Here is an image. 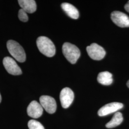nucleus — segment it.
Listing matches in <instances>:
<instances>
[{"label": "nucleus", "mask_w": 129, "mask_h": 129, "mask_svg": "<svg viewBox=\"0 0 129 129\" xmlns=\"http://www.w3.org/2000/svg\"><path fill=\"white\" fill-rule=\"evenodd\" d=\"M18 3L22 9L26 13L32 14L37 10V4L34 0H19Z\"/></svg>", "instance_id": "9b49d317"}, {"label": "nucleus", "mask_w": 129, "mask_h": 129, "mask_svg": "<svg viewBox=\"0 0 129 129\" xmlns=\"http://www.w3.org/2000/svg\"><path fill=\"white\" fill-rule=\"evenodd\" d=\"M1 101H2V97H1V95L0 94V103H1Z\"/></svg>", "instance_id": "6ab92c4d"}, {"label": "nucleus", "mask_w": 129, "mask_h": 129, "mask_svg": "<svg viewBox=\"0 0 129 129\" xmlns=\"http://www.w3.org/2000/svg\"><path fill=\"white\" fill-rule=\"evenodd\" d=\"M123 107L122 103L120 102H112L102 107L98 112L99 116L102 117L115 112Z\"/></svg>", "instance_id": "1a4fd4ad"}, {"label": "nucleus", "mask_w": 129, "mask_h": 129, "mask_svg": "<svg viewBox=\"0 0 129 129\" xmlns=\"http://www.w3.org/2000/svg\"><path fill=\"white\" fill-rule=\"evenodd\" d=\"M124 8L125 10L129 13V1L125 5Z\"/></svg>", "instance_id": "f3484780"}, {"label": "nucleus", "mask_w": 129, "mask_h": 129, "mask_svg": "<svg viewBox=\"0 0 129 129\" xmlns=\"http://www.w3.org/2000/svg\"><path fill=\"white\" fill-rule=\"evenodd\" d=\"M62 51L64 57L72 64H75L80 56V51L78 48L69 43H64L62 46Z\"/></svg>", "instance_id": "7ed1b4c3"}, {"label": "nucleus", "mask_w": 129, "mask_h": 129, "mask_svg": "<svg viewBox=\"0 0 129 129\" xmlns=\"http://www.w3.org/2000/svg\"><path fill=\"white\" fill-rule=\"evenodd\" d=\"M97 80L103 85H110L113 82L112 75L108 71L102 72L98 75Z\"/></svg>", "instance_id": "ddd939ff"}, {"label": "nucleus", "mask_w": 129, "mask_h": 129, "mask_svg": "<svg viewBox=\"0 0 129 129\" xmlns=\"http://www.w3.org/2000/svg\"><path fill=\"white\" fill-rule=\"evenodd\" d=\"M40 103L46 112L50 114L54 113L56 110L55 100L49 96H42L39 99Z\"/></svg>", "instance_id": "6e6552de"}, {"label": "nucleus", "mask_w": 129, "mask_h": 129, "mask_svg": "<svg viewBox=\"0 0 129 129\" xmlns=\"http://www.w3.org/2000/svg\"><path fill=\"white\" fill-rule=\"evenodd\" d=\"M87 51L88 55L93 60H102L106 55L104 48L96 43H93L87 46Z\"/></svg>", "instance_id": "20e7f679"}, {"label": "nucleus", "mask_w": 129, "mask_h": 129, "mask_svg": "<svg viewBox=\"0 0 129 129\" xmlns=\"http://www.w3.org/2000/svg\"><path fill=\"white\" fill-rule=\"evenodd\" d=\"M5 69L9 74L13 75H20L22 74V70L12 58L7 56L3 60Z\"/></svg>", "instance_id": "0eeeda50"}, {"label": "nucleus", "mask_w": 129, "mask_h": 129, "mask_svg": "<svg viewBox=\"0 0 129 129\" xmlns=\"http://www.w3.org/2000/svg\"><path fill=\"white\" fill-rule=\"evenodd\" d=\"M127 87L129 88V80L128 81V82H127Z\"/></svg>", "instance_id": "a211bd4d"}, {"label": "nucleus", "mask_w": 129, "mask_h": 129, "mask_svg": "<svg viewBox=\"0 0 129 129\" xmlns=\"http://www.w3.org/2000/svg\"><path fill=\"white\" fill-rule=\"evenodd\" d=\"M7 47L10 54L19 62L23 63L26 60V54L23 48L18 43L10 40L7 43Z\"/></svg>", "instance_id": "f03ea898"}, {"label": "nucleus", "mask_w": 129, "mask_h": 129, "mask_svg": "<svg viewBox=\"0 0 129 129\" xmlns=\"http://www.w3.org/2000/svg\"><path fill=\"white\" fill-rule=\"evenodd\" d=\"M18 17L20 21L23 22H26L28 20L27 13L22 9L19 11Z\"/></svg>", "instance_id": "dca6fc26"}, {"label": "nucleus", "mask_w": 129, "mask_h": 129, "mask_svg": "<svg viewBox=\"0 0 129 129\" xmlns=\"http://www.w3.org/2000/svg\"><path fill=\"white\" fill-rule=\"evenodd\" d=\"M27 112L28 116L33 118L37 119L42 115L43 108L40 103L36 101H34L28 106Z\"/></svg>", "instance_id": "9d476101"}, {"label": "nucleus", "mask_w": 129, "mask_h": 129, "mask_svg": "<svg viewBox=\"0 0 129 129\" xmlns=\"http://www.w3.org/2000/svg\"><path fill=\"white\" fill-rule=\"evenodd\" d=\"M29 129H45L44 127L40 122L36 120H30L28 123Z\"/></svg>", "instance_id": "2eb2a0df"}, {"label": "nucleus", "mask_w": 129, "mask_h": 129, "mask_svg": "<svg viewBox=\"0 0 129 129\" xmlns=\"http://www.w3.org/2000/svg\"><path fill=\"white\" fill-rule=\"evenodd\" d=\"M37 44L39 50L43 55L47 57H52L55 55V46L48 37H38L37 40Z\"/></svg>", "instance_id": "f257e3e1"}, {"label": "nucleus", "mask_w": 129, "mask_h": 129, "mask_svg": "<svg viewBox=\"0 0 129 129\" xmlns=\"http://www.w3.org/2000/svg\"><path fill=\"white\" fill-rule=\"evenodd\" d=\"M74 99V92L69 88H64L61 91L60 100L61 105L64 109H67L71 105Z\"/></svg>", "instance_id": "423d86ee"}, {"label": "nucleus", "mask_w": 129, "mask_h": 129, "mask_svg": "<svg viewBox=\"0 0 129 129\" xmlns=\"http://www.w3.org/2000/svg\"><path fill=\"white\" fill-rule=\"evenodd\" d=\"M123 118L122 114L120 112H116L113 116L112 119L106 124L107 128H113L120 125L123 121Z\"/></svg>", "instance_id": "4468645a"}, {"label": "nucleus", "mask_w": 129, "mask_h": 129, "mask_svg": "<svg viewBox=\"0 0 129 129\" xmlns=\"http://www.w3.org/2000/svg\"><path fill=\"white\" fill-rule=\"evenodd\" d=\"M113 22L120 27H129V17L127 15L120 11H114L111 14Z\"/></svg>", "instance_id": "39448f33"}, {"label": "nucleus", "mask_w": 129, "mask_h": 129, "mask_svg": "<svg viewBox=\"0 0 129 129\" xmlns=\"http://www.w3.org/2000/svg\"><path fill=\"white\" fill-rule=\"evenodd\" d=\"M61 7L70 18L74 19L78 18L79 14L78 10L73 5L64 3L61 5Z\"/></svg>", "instance_id": "f8f14e48"}]
</instances>
